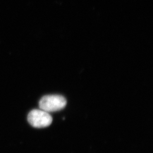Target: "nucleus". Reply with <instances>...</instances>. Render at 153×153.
<instances>
[{"instance_id":"obj_1","label":"nucleus","mask_w":153,"mask_h":153,"mask_svg":"<svg viewBox=\"0 0 153 153\" xmlns=\"http://www.w3.org/2000/svg\"><path fill=\"white\" fill-rule=\"evenodd\" d=\"M66 105V99L59 95H45L39 101L40 109L48 113L63 109L65 108Z\"/></svg>"},{"instance_id":"obj_2","label":"nucleus","mask_w":153,"mask_h":153,"mask_svg":"<svg viewBox=\"0 0 153 153\" xmlns=\"http://www.w3.org/2000/svg\"><path fill=\"white\" fill-rule=\"evenodd\" d=\"M27 120L33 127L42 128L50 126L52 117L48 112L42 109H33L28 115Z\"/></svg>"}]
</instances>
